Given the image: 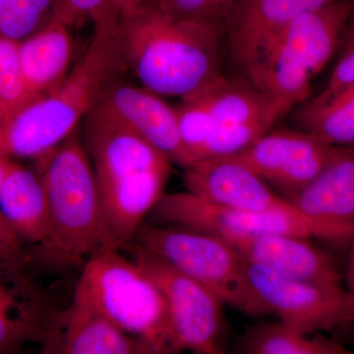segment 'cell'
Here are the masks:
<instances>
[{"mask_svg": "<svg viewBox=\"0 0 354 354\" xmlns=\"http://www.w3.org/2000/svg\"><path fill=\"white\" fill-rule=\"evenodd\" d=\"M184 183L188 192L230 208L250 212L298 211L258 174L232 158L195 162L185 169Z\"/></svg>", "mask_w": 354, "mask_h": 354, "instance_id": "obj_12", "label": "cell"}, {"mask_svg": "<svg viewBox=\"0 0 354 354\" xmlns=\"http://www.w3.org/2000/svg\"><path fill=\"white\" fill-rule=\"evenodd\" d=\"M221 239L230 242L247 262L262 266L281 276L334 288L344 286V276L332 256L307 237L267 234Z\"/></svg>", "mask_w": 354, "mask_h": 354, "instance_id": "obj_13", "label": "cell"}, {"mask_svg": "<svg viewBox=\"0 0 354 354\" xmlns=\"http://www.w3.org/2000/svg\"><path fill=\"white\" fill-rule=\"evenodd\" d=\"M149 216L157 225L185 228L218 237L277 234L344 242L333 228L312 220L299 211H243L207 201L188 191L165 193Z\"/></svg>", "mask_w": 354, "mask_h": 354, "instance_id": "obj_8", "label": "cell"}, {"mask_svg": "<svg viewBox=\"0 0 354 354\" xmlns=\"http://www.w3.org/2000/svg\"><path fill=\"white\" fill-rule=\"evenodd\" d=\"M26 87L36 99L57 87L69 71L73 53L70 27L51 18L43 28L18 43Z\"/></svg>", "mask_w": 354, "mask_h": 354, "instance_id": "obj_18", "label": "cell"}, {"mask_svg": "<svg viewBox=\"0 0 354 354\" xmlns=\"http://www.w3.org/2000/svg\"><path fill=\"white\" fill-rule=\"evenodd\" d=\"M174 111L183 147V169H185L199 160L203 147L213 131L214 124L206 106L195 95L181 99Z\"/></svg>", "mask_w": 354, "mask_h": 354, "instance_id": "obj_26", "label": "cell"}, {"mask_svg": "<svg viewBox=\"0 0 354 354\" xmlns=\"http://www.w3.org/2000/svg\"><path fill=\"white\" fill-rule=\"evenodd\" d=\"M189 95H195L206 106L214 129L235 127L261 118L279 120L288 113L244 77L230 78L221 73Z\"/></svg>", "mask_w": 354, "mask_h": 354, "instance_id": "obj_20", "label": "cell"}, {"mask_svg": "<svg viewBox=\"0 0 354 354\" xmlns=\"http://www.w3.org/2000/svg\"><path fill=\"white\" fill-rule=\"evenodd\" d=\"M108 0H57L53 18L73 27L87 18H94L106 6Z\"/></svg>", "mask_w": 354, "mask_h": 354, "instance_id": "obj_28", "label": "cell"}, {"mask_svg": "<svg viewBox=\"0 0 354 354\" xmlns=\"http://www.w3.org/2000/svg\"><path fill=\"white\" fill-rule=\"evenodd\" d=\"M339 0H237L223 25V46L241 67L300 14Z\"/></svg>", "mask_w": 354, "mask_h": 354, "instance_id": "obj_17", "label": "cell"}, {"mask_svg": "<svg viewBox=\"0 0 354 354\" xmlns=\"http://www.w3.org/2000/svg\"><path fill=\"white\" fill-rule=\"evenodd\" d=\"M158 95L123 81L109 88L94 109L125 125L183 167L184 153L176 111Z\"/></svg>", "mask_w": 354, "mask_h": 354, "instance_id": "obj_14", "label": "cell"}, {"mask_svg": "<svg viewBox=\"0 0 354 354\" xmlns=\"http://www.w3.org/2000/svg\"><path fill=\"white\" fill-rule=\"evenodd\" d=\"M199 281L223 304L264 315L247 272V262L230 242L216 235L144 221L131 242Z\"/></svg>", "mask_w": 354, "mask_h": 354, "instance_id": "obj_7", "label": "cell"}, {"mask_svg": "<svg viewBox=\"0 0 354 354\" xmlns=\"http://www.w3.org/2000/svg\"><path fill=\"white\" fill-rule=\"evenodd\" d=\"M39 160L50 227L44 241L35 246L34 259L53 272L83 268L100 249L115 247L104 227L91 158L73 133Z\"/></svg>", "mask_w": 354, "mask_h": 354, "instance_id": "obj_4", "label": "cell"}, {"mask_svg": "<svg viewBox=\"0 0 354 354\" xmlns=\"http://www.w3.org/2000/svg\"><path fill=\"white\" fill-rule=\"evenodd\" d=\"M354 83V46L351 50L342 53L341 59L339 60L329 81L327 88L342 87Z\"/></svg>", "mask_w": 354, "mask_h": 354, "instance_id": "obj_29", "label": "cell"}, {"mask_svg": "<svg viewBox=\"0 0 354 354\" xmlns=\"http://www.w3.org/2000/svg\"><path fill=\"white\" fill-rule=\"evenodd\" d=\"M334 148L299 128L271 129L245 150L228 158L245 165L288 199L322 171Z\"/></svg>", "mask_w": 354, "mask_h": 354, "instance_id": "obj_11", "label": "cell"}, {"mask_svg": "<svg viewBox=\"0 0 354 354\" xmlns=\"http://www.w3.org/2000/svg\"><path fill=\"white\" fill-rule=\"evenodd\" d=\"M84 120V145L104 227L113 245L123 249L165 194L171 162L136 132L95 109Z\"/></svg>", "mask_w": 354, "mask_h": 354, "instance_id": "obj_2", "label": "cell"}, {"mask_svg": "<svg viewBox=\"0 0 354 354\" xmlns=\"http://www.w3.org/2000/svg\"><path fill=\"white\" fill-rule=\"evenodd\" d=\"M57 0H0V38L21 41L53 18Z\"/></svg>", "mask_w": 354, "mask_h": 354, "instance_id": "obj_24", "label": "cell"}, {"mask_svg": "<svg viewBox=\"0 0 354 354\" xmlns=\"http://www.w3.org/2000/svg\"><path fill=\"white\" fill-rule=\"evenodd\" d=\"M0 213L22 243L41 244L48 235L50 212L39 174L13 162L0 187Z\"/></svg>", "mask_w": 354, "mask_h": 354, "instance_id": "obj_19", "label": "cell"}, {"mask_svg": "<svg viewBox=\"0 0 354 354\" xmlns=\"http://www.w3.org/2000/svg\"><path fill=\"white\" fill-rule=\"evenodd\" d=\"M13 162L11 158H7L3 155H0V187H1L4 179H6L9 171H10Z\"/></svg>", "mask_w": 354, "mask_h": 354, "instance_id": "obj_34", "label": "cell"}, {"mask_svg": "<svg viewBox=\"0 0 354 354\" xmlns=\"http://www.w3.org/2000/svg\"><path fill=\"white\" fill-rule=\"evenodd\" d=\"M0 241L16 252L22 253V249H21L22 242L1 213H0Z\"/></svg>", "mask_w": 354, "mask_h": 354, "instance_id": "obj_32", "label": "cell"}, {"mask_svg": "<svg viewBox=\"0 0 354 354\" xmlns=\"http://www.w3.org/2000/svg\"><path fill=\"white\" fill-rule=\"evenodd\" d=\"M74 295L137 339L144 353H174L164 295L151 277L118 247H104L88 258Z\"/></svg>", "mask_w": 354, "mask_h": 354, "instance_id": "obj_6", "label": "cell"}, {"mask_svg": "<svg viewBox=\"0 0 354 354\" xmlns=\"http://www.w3.org/2000/svg\"><path fill=\"white\" fill-rule=\"evenodd\" d=\"M18 43L0 38V122L10 118L35 99L26 87Z\"/></svg>", "mask_w": 354, "mask_h": 354, "instance_id": "obj_25", "label": "cell"}, {"mask_svg": "<svg viewBox=\"0 0 354 354\" xmlns=\"http://www.w3.org/2000/svg\"><path fill=\"white\" fill-rule=\"evenodd\" d=\"M288 200L349 243L354 234V146H335L322 171Z\"/></svg>", "mask_w": 354, "mask_h": 354, "instance_id": "obj_15", "label": "cell"}, {"mask_svg": "<svg viewBox=\"0 0 354 354\" xmlns=\"http://www.w3.org/2000/svg\"><path fill=\"white\" fill-rule=\"evenodd\" d=\"M158 286L167 301L174 353H225L223 301L199 281L134 244L125 248Z\"/></svg>", "mask_w": 354, "mask_h": 354, "instance_id": "obj_9", "label": "cell"}, {"mask_svg": "<svg viewBox=\"0 0 354 354\" xmlns=\"http://www.w3.org/2000/svg\"><path fill=\"white\" fill-rule=\"evenodd\" d=\"M93 21L90 44L64 80L0 122V155L39 158L50 153L73 134L109 88L123 81L128 68L118 21L102 13Z\"/></svg>", "mask_w": 354, "mask_h": 354, "instance_id": "obj_1", "label": "cell"}, {"mask_svg": "<svg viewBox=\"0 0 354 354\" xmlns=\"http://www.w3.org/2000/svg\"><path fill=\"white\" fill-rule=\"evenodd\" d=\"M127 68L144 88L180 99L220 75L223 29L141 6L118 23Z\"/></svg>", "mask_w": 354, "mask_h": 354, "instance_id": "obj_3", "label": "cell"}, {"mask_svg": "<svg viewBox=\"0 0 354 354\" xmlns=\"http://www.w3.org/2000/svg\"><path fill=\"white\" fill-rule=\"evenodd\" d=\"M354 46V23L351 25V28H349V30L348 31V35H346V39H344V50H342V53H344V51L351 50V48H353Z\"/></svg>", "mask_w": 354, "mask_h": 354, "instance_id": "obj_35", "label": "cell"}, {"mask_svg": "<svg viewBox=\"0 0 354 354\" xmlns=\"http://www.w3.org/2000/svg\"><path fill=\"white\" fill-rule=\"evenodd\" d=\"M145 0H108L100 13H104L113 19L120 21L144 3Z\"/></svg>", "mask_w": 354, "mask_h": 354, "instance_id": "obj_30", "label": "cell"}, {"mask_svg": "<svg viewBox=\"0 0 354 354\" xmlns=\"http://www.w3.org/2000/svg\"><path fill=\"white\" fill-rule=\"evenodd\" d=\"M43 344L44 353L144 354L137 339L75 295L51 321Z\"/></svg>", "mask_w": 354, "mask_h": 354, "instance_id": "obj_16", "label": "cell"}, {"mask_svg": "<svg viewBox=\"0 0 354 354\" xmlns=\"http://www.w3.org/2000/svg\"><path fill=\"white\" fill-rule=\"evenodd\" d=\"M244 354H349L333 339L299 332L279 323H260L245 330L237 346Z\"/></svg>", "mask_w": 354, "mask_h": 354, "instance_id": "obj_23", "label": "cell"}, {"mask_svg": "<svg viewBox=\"0 0 354 354\" xmlns=\"http://www.w3.org/2000/svg\"><path fill=\"white\" fill-rule=\"evenodd\" d=\"M247 272L266 314L288 327L311 335L354 321V297L344 286L286 278L249 262Z\"/></svg>", "mask_w": 354, "mask_h": 354, "instance_id": "obj_10", "label": "cell"}, {"mask_svg": "<svg viewBox=\"0 0 354 354\" xmlns=\"http://www.w3.org/2000/svg\"><path fill=\"white\" fill-rule=\"evenodd\" d=\"M349 0L300 14L254 53L244 76L271 101L292 109L309 99L312 79L330 62L353 16Z\"/></svg>", "mask_w": 354, "mask_h": 354, "instance_id": "obj_5", "label": "cell"}, {"mask_svg": "<svg viewBox=\"0 0 354 354\" xmlns=\"http://www.w3.org/2000/svg\"><path fill=\"white\" fill-rule=\"evenodd\" d=\"M236 2L237 0H145L142 6L153 7L177 19L223 29Z\"/></svg>", "mask_w": 354, "mask_h": 354, "instance_id": "obj_27", "label": "cell"}, {"mask_svg": "<svg viewBox=\"0 0 354 354\" xmlns=\"http://www.w3.org/2000/svg\"><path fill=\"white\" fill-rule=\"evenodd\" d=\"M24 292L0 285V353L28 341L43 342L55 317L37 295L20 300Z\"/></svg>", "mask_w": 354, "mask_h": 354, "instance_id": "obj_22", "label": "cell"}, {"mask_svg": "<svg viewBox=\"0 0 354 354\" xmlns=\"http://www.w3.org/2000/svg\"><path fill=\"white\" fill-rule=\"evenodd\" d=\"M351 245V252H349V259L348 264V269H346V288L354 297V234L353 239L349 242Z\"/></svg>", "mask_w": 354, "mask_h": 354, "instance_id": "obj_33", "label": "cell"}, {"mask_svg": "<svg viewBox=\"0 0 354 354\" xmlns=\"http://www.w3.org/2000/svg\"><path fill=\"white\" fill-rule=\"evenodd\" d=\"M22 258V253L16 252L0 241V271L12 274L18 272Z\"/></svg>", "mask_w": 354, "mask_h": 354, "instance_id": "obj_31", "label": "cell"}, {"mask_svg": "<svg viewBox=\"0 0 354 354\" xmlns=\"http://www.w3.org/2000/svg\"><path fill=\"white\" fill-rule=\"evenodd\" d=\"M297 111L299 129L330 146H354V83L325 88Z\"/></svg>", "mask_w": 354, "mask_h": 354, "instance_id": "obj_21", "label": "cell"}]
</instances>
